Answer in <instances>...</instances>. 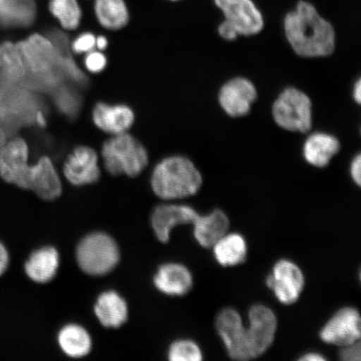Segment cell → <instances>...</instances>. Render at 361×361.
<instances>
[{
	"instance_id": "obj_1",
	"label": "cell",
	"mask_w": 361,
	"mask_h": 361,
	"mask_svg": "<svg viewBox=\"0 0 361 361\" xmlns=\"http://www.w3.org/2000/svg\"><path fill=\"white\" fill-rule=\"evenodd\" d=\"M248 319L250 326L245 327L240 314L232 308L224 309L216 316V331L233 360L258 358L274 341L277 319L272 310L263 305H254L248 312Z\"/></svg>"
},
{
	"instance_id": "obj_2",
	"label": "cell",
	"mask_w": 361,
	"mask_h": 361,
	"mask_svg": "<svg viewBox=\"0 0 361 361\" xmlns=\"http://www.w3.org/2000/svg\"><path fill=\"white\" fill-rule=\"evenodd\" d=\"M0 178L7 183L34 192L45 201H54L62 194V184L51 158L44 156L30 164V147L18 135L0 146Z\"/></svg>"
},
{
	"instance_id": "obj_3",
	"label": "cell",
	"mask_w": 361,
	"mask_h": 361,
	"mask_svg": "<svg viewBox=\"0 0 361 361\" xmlns=\"http://www.w3.org/2000/svg\"><path fill=\"white\" fill-rule=\"evenodd\" d=\"M283 26L288 42L298 56L326 57L335 49V30L331 23L319 16L312 4L298 3L295 10L284 18Z\"/></svg>"
},
{
	"instance_id": "obj_4",
	"label": "cell",
	"mask_w": 361,
	"mask_h": 361,
	"mask_svg": "<svg viewBox=\"0 0 361 361\" xmlns=\"http://www.w3.org/2000/svg\"><path fill=\"white\" fill-rule=\"evenodd\" d=\"M202 178L187 157L165 158L152 171L151 186L158 197L164 200H182L195 195L202 186Z\"/></svg>"
},
{
	"instance_id": "obj_5",
	"label": "cell",
	"mask_w": 361,
	"mask_h": 361,
	"mask_svg": "<svg viewBox=\"0 0 361 361\" xmlns=\"http://www.w3.org/2000/svg\"><path fill=\"white\" fill-rule=\"evenodd\" d=\"M104 166L113 176L137 177L148 164V153L141 142L128 133L114 135L102 148Z\"/></svg>"
},
{
	"instance_id": "obj_6",
	"label": "cell",
	"mask_w": 361,
	"mask_h": 361,
	"mask_svg": "<svg viewBox=\"0 0 361 361\" xmlns=\"http://www.w3.org/2000/svg\"><path fill=\"white\" fill-rule=\"evenodd\" d=\"M76 260L84 273L102 276L111 272L119 264V247L109 234L90 233L80 242Z\"/></svg>"
},
{
	"instance_id": "obj_7",
	"label": "cell",
	"mask_w": 361,
	"mask_h": 361,
	"mask_svg": "<svg viewBox=\"0 0 361 361\" xmlns=\"http://www.w3.org/2000/svg\"><path fill=\"white\" fill-rule=\"evenodd\" d=\"M225 20L219 26V34L226 40L238 35L251 36L263 30V16L252 0H214Z\"/></svg>"
},
{
	"instance_id": "obj_8",
	"label": "cell",
	"mask_w": 361,
	"mask_h": 361,
	"mask_svg": "<svg viewBox=\"0 0 361 361\" xmlns=\"http://www.w3.org/2000/svg\"><path fill=\"white\" fill-rule=\"evenodd\" d=\"M275 123L290 132L308 133L312 128V103L301 90L287 88L273 106Z\"/></svg>"
},
{
	"instance_id": "obj_9",
	"label": "cell",
	"mask_w": 361,
	"mask_h": 361,
	"mask_svg": "<svg viewBox=\"0 0 361 361\" xmlns=\"http://www.w3.org/2000/svg\"><path fill=\"white\" fill-rule=\"evenodd\" d=\"M266 283L281 303L288 305L299 300L304 290L305 277L299 266L290 260L281 259L274 264Z\"/></svg>"
},
{
	"instance_id": "obj_10",
	"label": "cell",
	"mask_w": 361,
	"mask_h": 361,
	"mask_svg": "<svg viewBox=\"0 0 361 361\" xmlns=\"http://www.w3.org/2000/svg\"><path fill=\"white\" fill-rule=\"evenodd\" d=\"M327 344L345 346L360 341L361 320L358 310L345 307L332 316L319 334Z\"/></svg>"
},
{
	"instance_id": "obj_11",
	"label": "cell",
	"mask_w": 361,
	"mask_h": 361,
	"mask_svg": "<svg viewBox=\"0 0 361 361\" xmlns=\"http://www.w3.org/2000/svg\"><path fill=\"white\" fill-rule=\"evenodd\" d=\"M99 157L92 147L80 146L68 156L63 166L65 178L74 186L97 183L101 177Z\"/></svg>"
},
{
	"instance_id": "obj_12",
	"label": "cell",
	"mask_w": 361,
	"mask_h": 361,
	"mask_svg": "<svg viewBox=\"0 0 361 361\" xmlns=\"http://www.w3.org/2000/svg\"><path fill=\"white\" fill-rule=\"evenodd\" d=\"M258 96L255 85L243 78L228 81L221 88L219 101L221 107L232 117H241L248 114L251 105Z\"/></svg>"
},
{
	"instance_id": "obj_13",
	"label": "cell",
	"mask_w": 361,
	"mask_h": 361,
	"mask_svg": "<svg viewBox=\"0 0 361 361\" xmlns=\"http://www.w3.org/2000/svg\"><path fill=\"white\" fill-rule=\"evenodd\" d=\"M195 209L187 205L165 204L156 207L151 219L152 227L161 243H168L173 228L182 224H193L198 218Z\"/></svg>"
},
{
	"instance_id": "obj_14",
	"label": "cell",
	"mask_w": 361,
	"mask_h": 361,
	"mask_svg": "<svg viewBox=\"0 0 361 361\" xmlns=\"http://www.w3.org/2000/svg\"><path fill=\"white\" fill-rule=\"evenodd\" d=\"M94 125L102 132L112 135L128 133L135 121V114L128 106L99 102L92 111Z\"/></svg>"
},
{
	"instance_id": "obj_15",
	"label": "cell",
	"mask_w": 361,
	"mask_h": 361,
	"mask_svg": "<svg viewBox=\"0 0 361 361\" xmlns=\"http://www.w3.org/2000/svg\"><path fill=\"white\" fill-rule=\"evenodd\" d=\"M153 282L158 290L171 296L187 295L193 286L190 271L186 266L176 263L161 265Z\"/></svg>"
},
{
	"instance_id": "obj_16",
	"label": "cell",
	"mask_w": 361,
	"mask_h": 361,
	"mask_svg": "<svg viewBox=\"0 0 361 361\" xmlns=\"http://www.w3.org/2000/svg\"><path fill=\"white\" fill-rule=\"evenodd\" d=\"M37 17L35 0H0V29H24Z\"/></svg>"
},
{
	"instance_id": "obj_17",
	"label": "cell",
	"mask_w": 361,
	"mask_h": 361,
	"mask_svg": "<svg viewBox=\"0 0 361 361\" xmlns=\"http://www.w3.org/2000/svg\"><path fill=\"white\" fill-rule=\"evenodd\" d=\"M60 267V255L56 247H44L31 254L25 264V272L31 281L38 283L51 281Z\"/></svg>"
},
{
	"instance_id": "obj_18",
	"label": "cell",
	"mask_w": 361,
	"mask_h": 361,
	"mask_svg": "<svg viewBox=\"0 0 361 361\" xmlns=\"http://www.w3.org/2000/svg\"><path fill=\"white\" fill-rule=\"evenodd\" d=\"M94 314L106 328H119L128 319V306L116 291H106L98 297L94 305Z\"/></svg>"
},
{
	"instance_id": "obj_19",
	"label": "cell",
	"mask_w": 361,
	"mask_h": 361,
	"mask_svg": "<svg viewBox=\"0 0 361 361\" xmlns=\"http://www.w3.org/2000/svg\"><path fill=\"white\" fill-rule=\"evenodd\" d=\"M193 226L196 240L202 247L210 248L227 233L229 219L224 211L215 209L209 214L198 216Z\"/></svg>"
},
{
	"instance_id": "obj_20",
	"label": "cell",
	"mask_w": 361,
	"mask_h": 361,
	"mask_svg": "<svg viewBox=\"0 0 361 361\" xmlns=\"http://www.w3.org/2000/svg\"><path fill=\"white\" fill-rule=\"evenodd\" d=\"M338 140L326 133L310 135L304 145V157L307 162L316 168L323 169L331 162L332 157L340 151Z\"/></svg>"
},
{
	"instance_id": "obj_21",
	"label": "cell",
	"mask_w": 361,
	"mask_h": 361,
	"mask_svg": "<svg viewBox=\"0 0 361 361\" xmlns=\"http://www.w3.org/2000/svg\"><path fill=\"white\" fill-rule=\"evenodd\" d=\"M94 11L99 24L109 30L124 28L130 20L125 0H94Z\"/></svg>"
},
{
	"instance_id": "obj_22",
	"label": "cell",
	"mask_w": 361,
	"mask_h": 361,
	"mask_svg": "<svg viewBox=\"0 0 361 361\" xmlns=\"http://www.w3.org/2000/svg\"><path fill=\"white\" fill-rule=\"evenodd\" d=\"M215 259L224 267L241 264L246 260L247 243L240 234L226 233L213 246Z\"/></svg>"
},
{
	"instance_id": "obj_23",
	"label": "cell",
	"mask_w": 361,
	"mask_h": 361,
	"mask_svg": "<svg viewBox=\"0 0 361 361\" xmlns=\"http://www.w3.org/2000/svg\"><path fill=\"white\" fill-rule=\"evenodd\" d=\"M58 344L64 353L71 358H81L92 350V342L87 329L71 324L61 329L58 335Z\"/></svg>"
},
{
	"instance_id": "obj_24",
	"label": "cell",
	"mask_w": 361,
	"mask_h": 361,
	"mask_svg": "<svg viewBox=\"0 0 361 361\" xmlns=\"http://www.w3.org/2000/svg\"><path fill=\"white\" fill-rule=\"evenodd\" d=\"M0 75L23 85L26 71L17 42L4 40L0 43Z\"/></svg>"
},
{
	"instance_id": "obj_25",
	"label": "cell",
	"mask_w": 361,
	"mask_h": 361,
	"mask_svg": "<svg viewBox=\"0 0 361 361\" xmlns=\"http://www.w3.org/2000/svg\"><path fill=\"white\" fill-rule=\"evenodd\" d=\"M49 11L66 31L78 29L82 19L78 0H49Z\"/></svg>"
},
{
	"instance_id": "obj_26",
	"label": "cell",
	"mask_w": 361,
	"mask_h": 361,
	"mask_svg": "<svg viewBox=\"0 0 361 361\" xmlns=\"http://www.w3.org/2000/svg\"><path fill=\"white\" fill-rule=\"evenodd\" d=\"M53 94L56 106L63 114L70 117H74L78 114L80 108V97L73 89L61 85Z\"/></svg>"
},
{
	"instance_id": "obj_27",
	"label": "cell",
	"mask_w": 361,
	"mask_h": 361,
	"mask_svg": "<svg viewBox=\"0 0 361 361\" xmlns=\"http://www.w3.org/2000/svg\"><path fill=\"white\" fill-rule=\"evenodd\" d=\"M202 358L200 347L192 341H175L169 350V359L171 361H200Z\"/></svg>"
},
{
	"instance_id": "obj_28",
	"label": "cell",
	"mask_w": 361,
	"mask_h": 361,
	"mask_svg": "<svg viewBox=\"0 0 361 361\" xmlns=\"http://www.w3.org/2000/svg\"><path fill=\"white\" fill-rule=\"evenodd\" d=\"M96 40L97 37L92 33L80 34L71 43V51L79 55H85L96 49Z\"/></svg>"
},
{
	"instance_id": "obj_29",
	"label": "cell",
	"mask_w": 361,
	"mask_h": 361,
	"mask_svg": "<svg viewBox=\"0 0 361 361\" xmlns=\"http://www.w3.org/2000/svg\"><path fill=\"white\" fill-rule=\"evenodd\" d=\"M85 67L90 73L98 74L105 70L107 66V59L101 51H92L85 54L84 60Z\"/></svg>"
},
{
	"instance_id": "obj_30",
	"label": "cell",
	"mask_w": 361,
	"mask_h": 361,
	"mask_svg": "<svg viewBox=\"0 0 361 361\" xmlns=\"http://www.w3.org/2000/svg\"><path fill=\"white\" fill-rule=\"evenodd\" d=\"M340 359L344 361H360L361 347L360 341L354 344L342 346L340 351Z\"/></svg>"
},
{
	"instance_id": "obj_31",
	"label": "cell",
	"mask_w": 361,
	"mask_h": 361,
	"mask_svg": "<svg viewBox=\"0 0 361 361\" xmlns=\"http://www.w3.org/2000/svg\"><path fill=\"white\" fill-rule=\"evenodd\" d=\"M11 263L10 252L4 243L0 241V277L6 274Z\"/></svg>"
},
{
	"instance_id": "obj_32",
	"label": "cell",
	"mask_w": 361,
	"mask_h": 361,
	"mask_svg": "<svg viewBox=\"0 0 361 361\" xmlns=\"http://www.w3.org/2000/svg\"><path fill=\"white\" fill-rule=\"evenodd\" d=\"M350 174L354 182L360 186L361 185V157L357 155L352 161L350 165Z\"/></svg>"
},
{
	"instance_id": "obj_33",
	"label": "cell",
	"mask_w": 361,
	"mask_h": 361,
	"mask_svg": "<svg viewBox=\"0 0 361 361\" xmlns=\"http://www.w3.org/2000/svg\"><path fill=\"white\" fill-rule=\"evenodd\" d=\"M300 360L302 361H324L326 360V358H324L322 355L319 353H308L305 354L302 357L300 358Z\"/></svg>"
},
{
	"instance_id": "obj_34",
	"label": "cell",
	"mask_w": 361,
	"mask_h": 361,
	"mask_svg": "<svg viewBox=\"0 0 361 361\" xmlns=\"http://www.w3.org/2000/svg\"><path fill=\"white\" fill-rule=\"evenodd\" d=\"M108 47V40L105 37V36L101 35L98 36L97 37L96 40V48L98 49V51H104V49H106Z\"/></svg>"
},
{
	"instance_id": "obj_35",
	"label": "cell",
	"mask_w": 361,
	"mask_h": 361,
	"mask_svg": "<svg viewBox=\"0 0 361 361\" xmlns=\"http://www.w3.org/2000/svg\"><path fill=\"white\" fill-rule=\"evenodd\" d=\"M354 98L355 101L357 103H360L361 101V81L358 80L357 82L355 83L354 87Z\"/></svg>"
},
{
	"instance_id": "obj_36",
	"label": "cell",
	"mask_w": 361,
	"mask_h": 361,
	"mask_svg": "<svg viewBox=\"0 0 361 361\" xmlns=\"http://www.w3.org/2000/svg\"><path fill=\"white\" fill-rule=\"evenodd\" d=\"M170 1H173V2H175V1H179V0H170Z\"/></svg>"
}]
</instances>
